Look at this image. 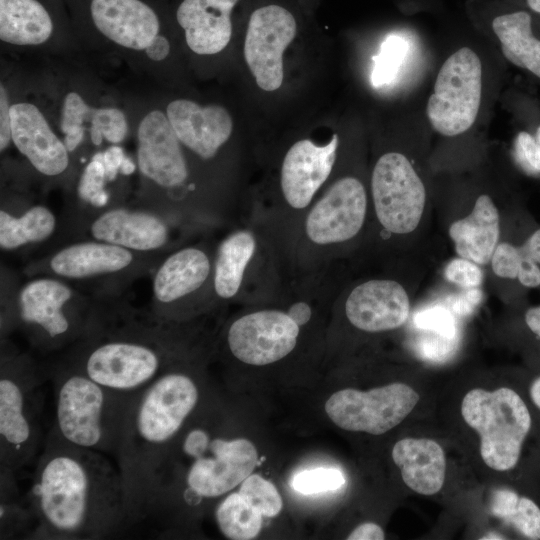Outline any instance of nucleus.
Instances as JSON below:
<instances>
[{
	"instance_id": "nucleus-20",
	"label": "nucleus",
	"mask_w": 540,
	"mask_h": 540,
	"mask_svg": "<svg viewBox=\"0 0 540 540\" xmlns=\"http://www.w3.org/2000/svg\"><path fill=\"white\" fill-rule=\"evenodd\" d=\"M240 0H170L181 48L196 59L222 54L233 36L232 14Z\"/></svg>"
},
{
	"instance_id": "nucleus-49",
	"label": "nucleus",
	"mask_w": 540,
	"mask_h": 540,
	"mask_svg": "<svg viewBox=\"0 0 540 540\" xmlns=\"http://www.w3.org/2000/svg\"><path fill=\"white\" fill-rule=\"evenodd\" d=\"M382 528L375 523H364L356 527L347 537L348 540H383Z\"/></svg>"
},
{
	"instance_id": "nucleus-10",
	"label": "nucleus",
	"mask_w": 540,
	"mask_h": 540,
	"mask_svg": "<svg viewBox=\"0 0 540 540\" xmlns=\"http://www.w3.org/2000/svg\"><path fill=\"white\" fill-rule=\"evenodd\" d=\"M482 64L469 47L452 53L442 64L430 95L427 118L439 134L453 137L474 124L481 104Z\"/></svg>"
},
{
	"instance_id": "nucleus-42",
	"label": "nucleus",
	"mask_w": 540,
	"mask_h": 540,
	"mask_svg": "<svg viewBox=\"0 0 540 540\" xmlns=\"http://www.w3.org/2000/svg\"><path fill=\"white\" fill-rule=\"evenodd\" d=\"M514 156L526 173L540 175V145L534 133L518 132L514 140Z\"/></svg>"
},
{
	"instance_id": "nucleus-19",
	"label": "nucleus",
	"mask_w": 540,
	"mask_h": 540,
	"mask_svg": "<svg viewBox=\"0 0 540 540\" xmlns=\"http://www.w3.org/2000/svg\"><path fill=\"white\" fill-rule=\"evenodd\" d=\"M299 325L287 312L260 310L241 316L229 327L227 343L243 363L263 366L287 356L296 346Z\"/></svg>"
},
{
	"instance_id": "nucleus-37",
	"label": "nucleus",
	"mask_w": 540,
	"mask_h": 540,
	"mask_svg": "<svg viewBox=\"0 0 540 540\" xmlns=\"http://www.w3.org/2000/svg\"><path fill=\"white\" fill-rule=\"evenodd\" d=\"M345 483L342 472L334 468H316L295 474L292 488L302 494H315L337 490Z\"/></svg>"
},
{
	"instance_id": "nucleus-11",
	"label": "nucleus",
	"mask_w": 540,
	"mask_h": 540,
	"mask_svg": "<svg viewBox=\"0 0 540 540\" xmlns=\"http://www.w3.org/2000/svg\"><path fill=\"white\" fill-rule=\"evenodd\" d=\"M371 195L377 220L387 232L405 235L420 224L426 190L404 154L390 151L377 159L371 175Z\"/></svg>"
},
{
	"instance_id": "nucleus-56",
	"label": "nucleus",
	"mask_w": 540,
	"mask_h": 540,
	"mask_svg": "<svg viewBox=\"0 0 540 540\" xmlns=\"http://www.w3.org/2000/svg\"><path fill=\"white\" fill-rule=\"evenodd\" d=\"M526 1H527L528 7L532 11L540 14V0H526Z\"/></svg>"
},
{
	"instance_id": "nucleus-57",
	"label": "nucleus",
	"mask_w": 540,
	"mask_h": 540,
	"mask_svg": "<svg viewBox=\"0 0 540 540\" xmlns=\"http://www.w3.org/2000/svg\"><path fill=\"white\" fill-rule=\"evenodd\" d=\"M482 540H489V539H505L502 535L496 534V533H489L485 535V537L481 538Z\"/></svg>"
},
{
	"instance_id": "nucleus-25",
	"label": "nucleus",
	"mask_w": 540,
	"mask_h": 540,
	"mask_svg": "<svg viewBox=\"0 0 540 540\" xmlns=\"http://www.w3.org/2000/svg\"><path fill=\"white\" fill-rule=\"evenodd\" d=\"M48 96L54 100L48 109L67 150L75 152L87 139L89 128L103 101H96L93 91L84 85L69 84L56 77ZM48 98V97H47Z\"/></svg>"
},
{
	"instance_id": "nucleus-18",
	"label": "nucleus",
	"mask_w": 540,
	"mask_h": 540,
	"mask_svg": "<svg viewBox=\"0 0 540 540\" xmlns=\"http://www.w3.org/2000/svg\"><path fill=\"white\" fill-rule=\"evenodd\" d=\"M160 102L186 152L202 161L213 160L233 134V117L221 104L184 96H167Z\"/></svg>"
},
{
	"instance_id": "nucleus-45",
	"label": "nucleus",
	"mask_w": 540,
	"mask_h": 540,
	"mask_svg": "<svg viewBox=\"0 0 540 540\" xmlns=\"http://www.w3.org/2000/svg\"><path fill=\"white\" fill-rule=\"evenodd\" d=\"M483 292L479 287L464 288V290L447 298V307L457 317L471 315L482 302Z\"/></svg>"
},
{
	"instance_id": "nucleus-5",
	"label": "nucleus",
	"mask_w": 540,
	"mask_h": 540,
	"mask_svg": "<svg viewBox=\"0 0 540 540\" xmlns=\"http://www.w3.org/2000/svg\"><path fill=\"white\" fill-rule=\"evenodd\" d=\"M86 336V346L65 367L113 391L138 395L171 369L157 330L108 333L92 328Z\"/></svg>"
},
{
	"instance_id": "nucleus-3",
	"label": "nucleus",
	"mask_w": 540,
	"mask_h": 540,
	"mask_svg": "<svg viewBox=\"0 0 540 540\" xmlns=\"http://www.w3.org/2000/svg\"><path fill=\"white\" fill-rule=\"evenodd\" d=\"M200 391L190 374L169 369L131 403L115 454L127 514L152 468L197 408Z\"/></svg>"
},
{
	"instance_id": "nucleus-29",
	"label": "nucleus",
	"mask_w": 540,
	"mask_h": 540,
	"mask_svg": "<svg viewBox=\"0 0 540 540\" xmlns=\"http://www.w3.org/2000/svg\"><path fill=\"white\" fill-rule=\"evenodd\" d=\"M492 29L504 57L540 80V38L533 32L531 15L527 11L499 15Z\"/></svg>"
},
{
	"instance_id": "nucleus-13",
	"label": "nucleus",
	"mask_w": 540,
	"mask_h": 540,
	"mask_svg": "<svg viewBox=\"0 0 540 540\" xmlns=\"http://www.w3.org/2000/svg\"><path fill=\"white\" fill-rule=\"evenodd\" d=\"M418 401L413 388L397 382L368 391H337L327 400L325 411L344 430L381 435L400 424Z\"/></svg>"
},
{
	"instance_id": "nucleus-52",
	"label": "nucleus",
	"mask_w": 540,
	"mask_h": 540,
	"mask_svg": "<svg viewBox=\"0 0 540 540\" xmlns=\"http://www.w3.org/2000/svg\"><path fill=\"white\" fill-rule=\"evenodd\" d=\"M287 313L299 326L304 325L310 319L311 315L310 308L305 303L293 305Z\"/></svg>"
},
{
	"instance_id": "nucleus-27",
	"label": "nucleus",
	"mask_w": 540,
	"mask_h": 540,
	"mask_svg": "<svg viewBox=\"0 0 540 540\" xmlns=\"http://www.w3.org/2000/svg\"><path fill=\"white\" fill-rule=\"evenodd\" d=\"M448 233L458 256L479 265L490 263L500 238V215L491 197L480 195L470 214L454 221Z\"/></svg>"
},
{
	"instance_id": "nucleus-46",
	"label": "nucleus",
	"mask_w": 540,
	"mask_h": 540,
	"mask_svg": "<svg viewBox=\"0 0 540 540\" xmlns=\"http://www.w3.org/2000/svg\"><path fill=\"white\" fill-rule=\"evenodd\" d=\"M520 496L510 489H497L494 491L491 502V512L496 517L506 519L516 508Z\"/></svg>"
},
{
	"instance_id": "nucleus-33",
	"label": "nucleus",
	"mask_w": 540,
	"mask_h": 540,
	"mask_svg": "<svg viewBox=\"0 0 540 540\" xmlns=\"http://www.w3.org/2000/svg\"><path fill=\"white\" fill-rule=\"evenodd\" d=\"M0 536L12 538L14 536H31L34 519L27 500L20 498L18 487L14 478L15 473L0 470Z\"/></svg>"
},
{
	"instance_id": "nucleus-36",
	"label": "nucleus",
	"mask_w": 540,
	"mask_h": 540,
	"mask_svg": "<svg viewBox=\"0 0 540 540\" xmlns=\"http://www.w3.org/2000/svg\"><path fill=\"white\" fill-rule=\"evenodd\" d=\"M413 339V350L424 361L441 363L450 359L456 352L460 338H450L439 333L420 330Z\"/></svg>"
},
{
	"instance_id": "nucleus-54",
	"label": "nucleus",
	"mask_w": 540,
	"mask_h": 540,
	"mask_svg": "<svg viewBox=\"0 0 540 540\" xmlns=\"http://www.w3.org/2000/svg\"><path fill=\"white\" fill-rule=\"evenodd\" d=\"M530 397L536 407L540 409V376L531 384Z\"/></svg>"
},
{
	"instance_id": "nucleus-41",
	"label": "nucleus",
	"mask_w": 540,
	"mask_h": 540,
	"mask_svg": "<svg viewBox=\"0 0 540 540\" xmlns=\"http://www.w3.org/2000/svg\"><path fill=\"white\" fill-rule=\"evenodd\" d=\"M522 246L499 242L490 259L494 274L500 278L515 280L522 260Z\"/></svg>"
},
{
	"instance_id": "nucleus-12",
	"label": "nucleus",
	"mask_w": 540,
	"mask_h": 540,
	"mask_svg": "<svg viewBox=\"0 0 540 540\" xmlns=\"http://www.w3.org/2000/svg\"><path fill=\"white\" fill-rule=\"evenodd\" d=\"M186 459L190 462L180 498L189 507L226 494L242 483L259 463L257 450L249 440L211 436L203 454Z\"/></svg>"
},
{
	"instance_id": "nucleus-9",
	"label": "nucleus",
	"mask_w": 540,
	"mask_h": 540,
	"mask_svg": "<svg viewBox=\"0 0 540 540\" xmlns=\"http://www.w3.org/2000/svg\"><path fill=\"white\" fill-rule=\"evenodd\" d=\"M136 138L137 167L149 187L175 194L188 186L186 150L175 134L162 104L156 100L126 105Z\"/></svg>"
},
{
	"instance_id": "nucleus-34",
	"label": "nucleus",
	"mask_w": 540,
	"mask_h": 540,
	"mask_svg": "<svg viewBox=\"0 0 540 540\" xmlns=\"http://www.w3.org/2000/svg\"><path fill=\"white\" fill-rule=\"evenodd\" d=\"M238 493L263 516H277L283 506L277 488L258 474H250L242 481Z\"/></svg>"
},
{
	"instance_id": "nucleus-8",
	"label": "nucleus",
	"mask_w": 540,
	"mask_h": 540,
	"mask_svg": "<svg viewBox=\"0 0 540 540\" xmlns=\"http://www.w3.org/2000/svg\"><path fill=\"white\" fill-rule=\"evenodd\" d=\"M0 41L13 52L65 57L83 51L65 0H0Z\"/></svg>"
},
{
	"instance_id": "nucleus-44",
	"label": "nucleus",
	"mask_w": 540,
	"mask_h": 540,
	"mask_svg": "<svg viewBox=\"0 0 540 540\" xmlns=\"http://www.w3.org/2000/svg\"><path fill=\"white\" fill-rule=\"evenodd\" d=\"M13 101L12 81L8 83L6 77L0 82V151H7L12 144L10 108Z\"/></svg>"
},
{
	"instance_id": "nucleus-51",
	"label": "nucleus",
	"mask_w": 540,
	"mask_h": 540,
	"mask_svg": "<svg viewBox=\"0 0 540 540\" xmlns=\"http://www.w3.org/2000/svg\"><path fill=\"white\" fill-rule=\"evenodd\" d=\"M524 321L528 329L540 341V305L529 307L524 314Z\"/></svg>"
},
{
	"instance_id": "nucleus-38",
	"label": "nucleus",
	"mask_w": 540,
	"mask_h": 540,
	"mask_svg": "<svg viewBox=\"0 0 540 540\" xmlns=\"http://www.w3.org/2000/svg\"><path fill=\"white\" fill-rule=\"evenodd\" d=\"M407 48V42L400 36L392 35L386 39L372 74L374 85L388 83L395 77Z\"/></svg>"
},
{
	"instance_id": "nucleus-17",
	"label": "nucleus",
	"mask_w": 540,
	"mask_h": 540,
	"mask_svg": "<svg viewBox=\"0 0 540 540\" xmlns=\"http://www.w3.org/2000/svg\"><path fill=\"white\" fill-rule=\"evenodd\" d=\"M364 184L354 176L338 178L309 210L304 231L314 245L329 246L353 239L367 214Z\"/></svg>"
},
{
	"instance_id": "nucleus-50",
	"label": "nucleus",
	"mask_w": 540,
	"mask_h": 540,
	"mask_svg": "<svg viewBox=\"0 0 540 540\" xmlns=\"http://www.w3.org/2000/svg\"><path fill=\"white\" fill-rule=\"evenodd\" d=\"M523 246L528 255L540 265V227L528 236Z\"/></svg>"
},
{
	"instance_id": "nucleus-4",
	"label": "nucleus",
	"mask_w": 540,
	"mask_h": 540,
	"mask_svg": "<svg viewBox=\"0 0 540 540\" xmlns=\"http://www.w3.org/2000/svg\"><path fill=\"white\" fill-rule=\"evenodd\" d=\"M53 384L51 430L74 446L115 455L128 410L138 395L113 391L65 366L55 370Z\"/></svg>"
},
{
	"instance_id": "nucleus-22",
	"label": "nucleus",
	"mask_w": 540,
	"mask_h": 540,
	"mask_svg": "<svg viewBox=\"0 0 540 540\" xmlns=\"http://www.w3.org/2000/svg\"><path fill=\"white\" fill-rule=\"evenodd\" d=\"M410 313L405 288L391 279H371L355 286L345 302V314L356 328L383 332L402 326Z\"/></svg>"
},
{
	"instance_id": "nucleus-48",
	"label": "nucleus",
	"mask_w": 540,
	"mask_h": 540,
	"mask_svg": "<svg viewBox=\"0 0 540 540\" xmlns=\"http://www.w3.org/2000/svg\"><path fill=\"white\" fill-rule=\"evenodd\" d=\"M125 157L126 154L119 145H111L103 151V161L109 182H113L117 179Z\"/></svg>"
},
{
	"instance_id": "nucleus-39",
	"label": "nucleus",
	"mask_w": 540,
	"mask_h": 540,
	"mask_svg": "<svg viewBox=\"0 0 540 540\" xmlns=\"http://www.w3.org/2000/svg\"><path fill=\"white\" fill-rule=\"evenodd\" d=\"M505 522L527 539H540V508L530 498L520 496L516 508Z\"/></svg>"
},
{
	"instance_id": "nucleus-7",
	"label": "nucleus",
	"mask_w": 540,
	"mask_h": 540,
	"mask_svg": "<svg viewBox=\"0 0 540 540\" xmlns=\"http://www.w3.org/2000/svg\"><path fill=\"white\" fill-rule=\"evenodd\" d=\"M461 413L465 422L480 436L484 463L496 471L513 469L531 429V415L514 390L472 389L463 398Z\"/></svg>"
},
{
	"instance_id": "nucleus-1",
	"label": "nucleus",
	"mask_w": 540,
	"mask_h": 540,
	"mask_svg": "<svg viewBox=\"0 0 540 540\" xmlns=\"http://www.w3.org/2000/svg\"><path fill=\"white\" fill-rule=\"evenodd\" d=\"M26 500L33 538L102 539L126 528L118 467L104 453L67 443L51 429Z\"/></svg>"
},
{
	"instance_id": "nucleus-14",
	"label": "nucleus",
	"mask_w": 540,
	"mask_h": 540,
	"mask_svg": "<svg viewBox=\"0 0 540 540\" xmlns=\"http://www.w3.org/2000/svg\"><path fill=\"white\" fill-rule=\"evenodd\" d=\"M296 34V18L282 5L266 4L251 12L243 42V56L261 91L274 93L282 87L284 54Z\"/></svg>"
},
{
	"instance_id": "nucleus-28",
	"label": "nucleus",
	"mask_w": 540,
	"mask_h": 540,
	"mask_svg": "<svg viewBox=\"0 0 540 540\" xmlns=\"http://www.w3.org/2000/svg\"><path fill=\"white\" fill-rule=\"evenodd\" d=\"M392 459L404 483L422 495H434L444 484L446 460L442 447L431 439L404 438L392 449Z\"/></svg>"
},
{
	"instance_id": "nucleus-43",
	"label": "nucleus",
	"mask_w": 540,
	"mask_h": 540,
	"mask_svg": "<svg viewBox=\"0 0 540 540\" xmlns=\"http://www.w3.org/2000/svg\"><path fill=\"white\" fill-rule=\"evenodd\" d=\"M444 275L449 282L463 288L479 287L483 281L479 264L460 256L447 264Z\"/></svg>"
},
{
	"instance_id": "nucleus-32",
	"label": "nucleus",
	"mask_w": 540,
	"mask_h": 540,
	"mask_svg": "<svg viewBox=\"0 0 540 540\" xmlns=\"http://www.w3.org/2000/svg\"><path fill=\"white\" fill-rule=\"evenodd\" d=\"M220 531L229 539L249 540L255 538L262 527V514L239 493H232L218 505L215 511Z\"/></svg>"
},
{
	"instance_id": "nucleus-40",
	"label": "nucleus",
	"mask_w": 540,
	"mask_h": 540,
	"mask_svg": "<svg viewBox=\"0 0 540 540\" xmlns=\"http://www.w3.org/2000/svg\"><path fill=\"white\" fill-rule=\"evenodd\" d=\"M108 181L103 161V151L95 152L84 167L77 184L78 197L89 203L91 198L105 189Z\"/></svg>"
},
{
	"instance_id": "nucleus-30",
	"label": "nucleus",
	"mask_w": 540,
	"mask_h": 540,
	"mask_svg": "<svg viewBox=\"0 0 540 540\" xmlns=\"http://www.w3.org/2000/svg\"><path fill=\"white\" fill-rule=\"evenodd\" d=\"M256 247V238L248 230H237L220 243L213 267V286L218 297L231 299L238 294Z\"/></svg>"
},
{
	"instance_id": "nucleus-55",
	"label": "nucleus",
	"mask_w": 540,
	"mask_h": 540,
	"mask_svg": "<svg viewBox=\"0 0 540 540\" xmlns=\"http://www.w3.org/2000/svg\"><path fill=\"white\" fill-rule=\"evenodd\" d=\"M135 169L136 164L129 156L126 155L120 168V174L131 175L132 173H134Z\"/></svg>"
},
{
	"instance_id": "nucleus-53",
	"label": "nucleus",
	"mask_w": 540,
	"mask_h": 540,
	"mask_svg": "<svg viewBox=\"0 0 540 540\" xmlns=\"http://www.w3.org/2000/svg\"><path fill=\"white\" fill-rule=\"evenodd\" d=\"M108 201H109V193L106 189L98 192L97 194H95L91 200H90V204L94 207H104L108 204Z\"/></svg>"
},
{
	"instance_id": "nucleus-23",
	"label": "nucleus",
	"mask_w": 540,
	"mask_h": 540,
	"mask_svg": "<svg viewBox=\"0 0 540 540\" xmlns=\"http://www.w3.org/2000/svg\"><path fill=\"white\" fill-rule=\"evenodd\" d=\"M90 232L97 241L133 252L158 250L169 240V227L160 216L126 208L103 212L91 224Z\"/></svg>"
},
{
	"instance_id": "nucleus-6",
	"label": "nucleus",
	"mask_w": 540,
	"mask_h": 540,
	"mask_svg": "<svg viewBox=\"0 0 540 540\" xmlns=\"http://www.w3.org/2000/svg\"><path fill=\"white\" fill-rule=\"evenodd\" d=\"M45 373L24 355L2 353L0 369V470L31 464L42 437Z\"/></svg>"
},
{
	"instance_id": "nucleus-35",
	"label": "nucleus",
	"mask_w": 540,
	"mask_h": 540,
	"mask_svg": "<svg viewBox=\"0 0 540 540\" xmlns=\"http://www.w3.org/2000/svg\"><path fill=\"white\" fill-rule=\"evenodd\" d=\"M457 316L445 305H431L419 309L413 315L414 327L450 338H460Z\"/></svg>"
},
{
	"instance_id": "nucleus-24",
	"label": "nucleus",
	"mask_w": 540,
	"mask_h": 540,
	"mask_svg": "<svg viewBox=\"0 0 540 540\" xmlns=\"http://www.w3.org/2000/svg\"><path fill=\"white\" fill-rule=\"evenodd\" d=\"M212 274L208 254L198 247L181 248L169 255L153 278V298L158 306L177 303L199 290Z\"/></svg>"
},
{
	"instance_id": "nucleus-47",
	"label": "nucleus",
	"mask_w": 540,
	"mask_h": 540,
	"mask_svg": "<svg viewBox=\"0 0 540 540\" xmlns=\"http://www.w3.org/2000/svg\"><path fill=\"white\" fill-rule=\"evenodd\" d=\"M521 246L523 254L517 280L525 288H537L540 286V265Z\"/></svg>"
},
{
	"instance_id": "nucleus-16",
	"label": "nucleus",
	"mask_w": 540,
	"mask_h": 540,
	"mask_svg": "<svg viewBox=\"0 0 540 540\" xmlns=\"http://www.w3.org/2000/svg\"><path fill=\"white\" fill-rule=\"evenodd\" d=\"M73 298L71 288L54 278H38L26 283L17 298L18 317L31 337L42 347H56L88 333V328L66 308Z\"/></svg>"
},
{
	"instance_id": "nucleus-31",
	"label": "nucleus",
	"mask_w": 540,
	"mask_h": 540,
	"mask_svg": "<svg viewBox=\"0 0 540 540\" xmlns=\"http://www.w3.org/2000/svg\"><path fill=\"white\" fill-rule=\"evenodd\" d=\"M54 214L43 205H34L20 217L0 211V246L14 250L29 243L46 240L55 230Z\"/></svg>"
},
{
	"instance_id": "nucleus-21",
	"label": "nucleus",
	"mask_w": 540,
	"mask_h": 540,
	"mask_svg": "<svg viewBox=\"0 0 540 540\" xmlns=\"http://www.w3.org/2000/svg\"><path fill=\"white\" fill-rule=\"evenodd\" d=\"M338 147L337 134L323 144L305 138L290 146L280 169V189L287 205L302 210L311 204L333 170Z\"/></svg>"
},
{
	"instance_id": "nucleus-2",
	"label": "nucleus",
	"mask_w": 540,
	"mask_h": 540,
	"mask_svg": "<svg viewBox=\"0 0 540 540\" xmlns=\"http://www.w3.org/2000/svg\"><path fill=\"white\" fill-rule=\"evenodd\" d=\"M80 45L169 87L180 64L170 0H65Z\"/></svg>"
},
{
	"instance_id": "nucleus-15",
	"label": "nucleus",
	"mask_w": 540,
	"mask_h": 540,
	"mask_svg": "<svg viewBox=\"0 0 540 540\" xmlns=\"http://www.w3.org/2000/svg\"><path fill=\"white\" fill-rule=\"evenodd\" d=\"M10 117L12 144L36 172L57 178L69 170L71 154L41 97L13 88Z\"/></svg>"
},
{
	"instance_id": "nucleus-26",
	"label": "nucleus",
	"mask_w": 540,
	"mask_h": 540,
	"mask_svg": "<svg viewBox=\"0 0 540 540\" xmlns=\"http://www.w3.org/2000/svg\"><path fill=\"white\" fill-rule=\"evenodd\" d=\"M133 262V251L95 240L62 248L49 260V268L60 277L84 279L118 273Z\"/></svg>"
}]
</instances>
